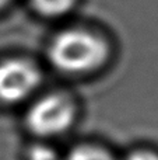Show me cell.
Segmentation results:
<instances>
[{"label":"cell","mask_w":158,"mask_h":160,"mask_svg":"<svg viewBox=\"0 0 158 160\" xmlns=\"http://www.w3.org/2000/svg\"><path fill=\"white\" fill-rule=\"evenodd\" d=\"M111 56L108 39L94 30L70 27L59 31L48 45L53 68L66 75H88L106 65Z\"/></svg>","instance_id":"cell-1"},{"label":"cell","mask_w":158,"mask_h":160,"mask_svg":"<svg viewBox=\"0 0 158 160\" xmlns=\"http://www.w3.org/2000/svg\"><path fill=\"white\" fill-rule=\"evenodd\" d=\"M78 107L64 91H49L30 104L25 127L39 141H52L67 133L76 124Z\"/></svg>","instance_id":"cell-2"},{"label":"cell","mask_w":158,"mask_h":160,"mask_svg":"<svg viewBox=\"0 0 158 160\" xmlns=\"http://www.w3.org/2000/svg\"><path fill=\"white\" fill-rule=\"evenodd\" d=\"M42 80L39 66L28 58L0 61V104L14 105L31 98Z\"/></svg>","instance_id":"cell-3"},{"label":"cell","mask_w":158,"mask_h":160,"mask_svg":"<svg viewBox=\"0 0 158 160\" xmlns=\"http://www.w3.org/2000/svg\"><path fill=\"white\" fill-rule=\"evenodd\" d=\"M63 160H118L105 146L98 143H80L63 155Z\"/></svg>","instance_id":"cell-4"},{"label":"cell","mask_w":158,"mask_h":160,"mask_svg":"<svg viewBox=\"0 0 158 160\" xmlns=\"http://www.w3.org/2000/svg\"><path fill=\"white\" fill-rule=\"evenodd\" d=\"M35 13L48 18L62 17L72 11L78 0H28Z\"/></svg>","instance_id":"cell-5"},{"label":"cell","mask_w":158,"mask_h":160,"mask_svg":"<svg viewBox=\"0 0 158 160\" xmlns=\"http://www.w3.org/2000/svg\"><path fill=\"white\" fill-rule=\"evenodd\" d=\"M25 160H63V155L58 152L49 141H39L31 145L25 152Z\"/></svg>","instance_id":"cell-6"},{"label":"cell","mask_w":158,"mask_h":160,"mask_svg":"<svg viewBox=\"0 0 158 160\" xmlns=\"http://www.w3.org/2000/svg\"><path fill=\"white\" fill-rule=\"evenodd\" d=\"M123 160H158V150L153 148H136L132 149Z\"/></svg>","instance_id":"cell-7"},{"label":"cell","mask_w":158,"mask_h":160,"mask_svg":"<svg viewBox=\"0 0 158 160\" xmlns=\"http://www.w3.org/2000/svg\"><path fill=\"white\" fill-rule=\"evenodd\" d=\"M11 2H13V0H0V11L4 10L6 7H8V6L11 4Z\"/></svg>","instance_id":"cell-8"}]
</instances>
